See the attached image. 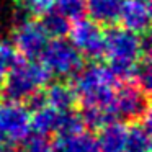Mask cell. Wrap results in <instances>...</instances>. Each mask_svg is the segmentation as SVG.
<instances>
[{
  "label": "cell",
  "mask_w": 152,
  "mask_h": 152,
  "mask_svg": "<svg viewBox=\"0 0 152 152\" xmlns=\"http://www.w3.org/2000/svg\"><path fill=\"white\" fill-rule=\"evenodd\" d=\"M43 100L49 106L61 113L72 111L77 105V95L74 92L72 85L66 82H54L43 88Z\"/></svg>",
  "instance_id": "7c38bea8"
},
{
  "label": "cell",
  "mask_w": 152,
  "mask_h": 152,
  "mask_svg": "<svg viewBox=\"0 0 152 152\" xmlns=\"http://www.w3.org/2000/svg\"><path fill=\"white\" fill-rule=\"evenodd\" d=\"M39 56L48 72L56 77H72L83 66V56L64 38H53L48 41Z\"/></svg>",
  "instance_id": "277c9868"
},
{
  "label": "cell",
  "mask_w": 152,
  "mask_h": 152,
  "mask_svg": "<svg viewBox=\"0 0 152 152\" xmlns=\"http://www.w3.org/2000/svg\"><path fill=\"white\" fill-rule=\"evenodd\" d=\"M5 147H7V142H5V139L2 137V136H0V152L4 151Z\"/></svg>",
  "instance_id": "ffe728a7"
},
{
  "label": "cell",
  "mask_w": 152,
  "mask_h": 152,
  "mask_svg": "<svg viewBox=\"0 0 152 152\" xmlns=\"http://www.w3.org/2000/svg\"><path fill=\"white\" fill-rule=\"evenodd\" d=\"M2 17H4V7H2V2H0V21H2Z\"/></svg>",
  "instance_id": "44dd1931"
},
{
  "label": "cell",
  "mask_w": 152,
  "mask_h": 152,
  "mask_svg": "<svg viewBox=\"0 0 152 152\" xmlns=\"http://www.w3.org/2000/svg\"><path fill=\"white\" fill-rule=\"evenodd\" d=\"M149 36L136 34L126 28H110L105 33V54L108 67L118 80H132L139 61L149 56Z\"/></svg>",
  "instance_id": "6da1fadb"
},
{
  "label": "cell",
  "mask_w": 152,
  "mask_h": 152,
  "mask_svg": "<svg viewBox=\"0 0 152 152\" xmlns=\"http://www.w3.org/2000/svg\"><path fill=\"white\" fill-rule=\"evenodd\" d=\"M57 152H98L96 137L85 128L67 134H56Z\"/></svg>",
  "instance_id": "8fae6325"
},
{
  "label": "cell",
  "mask_w": 152,
  "mask_h": 152,
  "mask_svg": "<svg viewBox=\"0 0 152 152\" xmlns=\"http://www.w3.org/2000/svg\"><path fill=\"white\" fill-rule=\"evenodd\" d=\"M67 36L83 57L96 61L105 54V31L92 18L80 17L72 20Z\"/></svg>",
  "instance_id": "8992f818"
},
{
  "label": "cell",
  "mask_w": 152,
  "mask_h": 152,
  "mask_svg": "<svg viewBox=\"0 0 152 152\" xmlns=\"http://www.w3.org/2000/svg\"><path fill=\"white\" fill-rule=\"evenodd\" d=\"M17 57V51L13 49L10 43H5V41L0 39V87L4 83L5 77H7V72L10 69L12 62Z\"/></svg>",
  "instance_id": "d6986e66"
},
{
  "label": "cell",
  "mask_w": 152,
  "mask_h": 152,
  "mask_svg": "<svg viewBox=\"0 0 152 152\" xmlns=\"http://www.w3.org/2000/svg\"><path fill=\"white\" fill-rule=\"evenodd\" d=\"M128 128L124 121H115L106 123L105 126L98 129L96 136V145L98 152H126V144H128Z\"/></svg>",
  "instance_id": "30bf717a"
},
{
  "label": "cell",
  "mask_w": 152,
  "mask_h": 152,
  "mask_svg": "<svg viewBox=\"0 0 152 152\" xmlns=\"http://www.w3.org/2000/svg\"><path fill=\"white\" fill-rule=\"evenodd\" d=\"M2 152H13V151H12V149H8V147H5V149H4V151H2Z\"/></svg>",
  "instance_id": "7402d4cb"
},
{
  "label": "cell",
  "mask_w": 152,
  "mask_h": 152,
  "mask_svg": "<svg viewBox=\"0 0 152 152\" xmlns=\"http://www.w3.org/2000/svg\"><path fill=\"white\" fill-rule=\"evenodd\" d=\"M121 0H85V12L98 25H111L118 18Z\"/></svg>",
  "instance_id": "5bb4252c"
},
{
  "label": "cell",
  "mask_w": 152,
  "mask_h": 152,
  "mask_svg": "<svg viewBox=\"0 0 152 152\" xmlns=\"http://www.w3.org/2000/svg\"><path fill=\"white\" fill-rule=\"evenodd\" d=\"M49 79L51 74L41 61L23 56L15 57L0 90L7 100L25 103L33 95L39 93L48 85Z\"/></svg>",
  "instance_id": "3957f363"
},
{
  "label": "cell",
  "mask_w": 152,
  "mask_h": 152,
  "mask_svg": "<svg viewBox=\"0 0 152 152\" xmlns=\"http://www.w3.org/2000/svg\"><path fill=\"white\" fill-rule=\"evenodd\" d=\"M54 8L72 21L85 15V0H56Z\"/></svg>",
  "instance_id": "ac0fdd59"
},
{
  "label": "cell",
  "mask_w": 152,
  "mask_h": 152,
  "mask_svg": "<svg viewBox=\"0 0 152 152\" xmlns=\"http://www.w3.org/2000/svg\"><path fill=\"white\" fill-rule=\"evenodd\" d=\"M49 41L41 21L20 18L12 30V46L20 56L36 59Z\"/></svg>",
  "instance_id": "ba28073f"
},
{
  "label": "cell",
  "mask_w": 152,
  "mask_h": 152,
  "mask_svg": "<svg viewBox=\"0 0 152 152\" xmlns=\"http://www.w3.org/2000/svg\"><path fill=\"white\" fill-rule=\"evenodd\" d=\"M116 21L136 34H145L151 26L149 0H121Z\"/></svg>",
  "instance_id": "9c48e42d"
},
{
  "label": "cell",
  "mask_w": 152,
  "mask_h": 152,
  "mask_svg": "<svg viewBox=\"0 0 152 152\" xmlns=\"http://www.w3.org/2000/svg\"><path fill=\"white\" fill-rule=\"evenodd\" d=\"M116 83L118 79L113 75L108 66L93 62L87 67H80V70L74 75L72 88L77 95V103H80L82 108H98L111 115Z\"/></svg>",
  "instance_id": "7a4b0ae2"
},
{
  "label": "cell",
  "mask_w": 152,
  "mask_h": 152,
  "mask_svg": "<svg viewBox=\"0 0 152 152\" xmlns=\"http://www.w3.org/2000/svg\"><path fill=\"white\" fill-rule=\"evenodd\" d=\"M21 144H23L21 152H57L54 142L44 134H36V132L34 136L30 134Z\"/></svg>",
  "instance_id": "e0dca14e"
},
{
  "label": "cell",
  "mask_w": 152,
  "mask_h": 152,
  "mask_svg": "<svg viewBox=\"0 0 152 152\" xmlns=\"http://www.w3.org/2000/svg\"><path fill=\"white\" fill-rule=\"evenodd\" d=\"M41 25H43L44 31L49 38H64L67 36V31L70 26V20L67 17H64L62 13L54 8L49 13H46L44 17H41Z\"/></svg>",
  "instance_id": "2e32d148"
},
{
  "label": "cell",
  "mask_w": 152,
  "mask_h": 152,
  "mask_svg": "<svg viewBox=\"0 0 152 152\" xmlns=\"http://www.w3.org/2000/svg\"><path fill=\"white\" fill-rule=\"evenodd\" d=\"M149 113L147 92L137 83H124L118 88L111 102V115L119 121H141Z\"/></svg>",
  "instance_id": "52a82bcc"
},
{
  "label": "cell",
  "mask_w": 152,
  "mask_h": 152,
  "mask_svg": "<svg viewBox=\"0 0 152 152\" xmlns=\"http://www.w3.org/2000/svg\"><path fill=\"white\" fill-rule=\"evenodd\" d=\"M33 132L31 111L23 102H0V136L5 142L20 144Z\"/></svg>",
  "instance_id": "5b68a950"
},
{
  "label": "cell",
  "mask_w": 152,
  "mask_h": 152,
  "mask_svg": "<svg viewBox=\"0 0 152 152\" xmlns=\"http://www.w3.org/2000/svg\"><path fill=\"white\" fill-rule=\"evenodd\" d=\"M126 152H151V118H149V113L141 121H134L129 124Z\"/></svg>",
  "instance_id": "4fadbf2b"
},
{
  "label": "cell",
  "mask_w": 152,
  "mask_h": 152,
  "mask_svg": "<svg viewBox=\"0 0 152 152\" xmlns=\"http://www.w3.org/2000/svg\"><path fill=\"white\" fill-rule=\"evenodd\" d=\"M15 12L20 18H41L56 7V0H13Z\"/></svg>",
  "instance_id": "9a60e30c"
}]
</instances>
